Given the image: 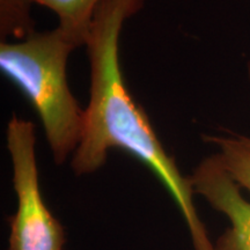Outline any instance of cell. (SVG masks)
I'll return each mask as SVG.
<instances>
[{"mask_svg": "<svg viewBox=\"0 0 250 250\" xmlns=\"http://www.w3.org/2000/svg\"><path fill=\"white\" fill-rule=\"evenodd\" d=\"M37 0H0V37L1 42L8 39L24 40L34 33L31 9Z\"/></svg>", "mask_w": 250, "mask_h": 250, "instance_id": "52a82bcc", "label": "cell"}, {"mask_svg": "<svg viewBox=\"0 0 250 250\" xmlns=\"http://www.w3.org/2000/svg\"><path fill=\"white\" fill-rule=\"evenodd\" d=\"M145 0H101L86 39L89 59V101L79 145L71 156L77 176L99 170L111 149H123L147 166L183 215L196 250H215L193 204L189 177L166 151L145 110L131 95L120 59V39L127 19Z\"/></svg>", "mask_w": 250, "mask_h": 250, "instance_id": "6da1fadb", "label": "cell"}, {"mask_svg": "<svg viewBox=\"0 0 250 250\" xmlns=\"http://www.w3.org/2000/svg\"><path fill=\"white\" fill-rule=\"evenodd\" d=\"M248 76H249V79H250V62L248 64Z\"/></svg>", "mask_w": 250, "mask_h": 250, "instance_id": "9c48e42d", "label": "cell"}, {"mask_svg": "<svg viewBox=\"0 0 250 250\" xmlns=\"http://www.w3.org/2000/svg\"><path fill=\"white\" fill-rule=\"evenodd\" d=\"M101 0H37V5L52 11L58 26L79 46L86 44L94 12Z\"/></svg>", "mask_w": 250, "mask_h": 250, "instance_id": "5b68a950", "label": "cell"}, {"mask_svg": "<svg viewBox=\"0 0 250 250\" xmlns=\"http://www.w3.org/2000/svg\"><path fill=\"white\" fill-rule=\"evenodd\" d=\"M192 190L224 213L230 228L218 239L215 250H250V202L225 169L219 154L208 156L189 176Z\"/></svg>", "mask_w": 250, "mask_h": 250, "instance_id": "277c9868", "label": "cell"}, {"mask_svg": "<svg viewBox=\"0 0 250 250\" xmlns=\"http://www.w3.org/2000/svg\"><path fill=\"white\" fill-rule=\"evenodd\" d=\"M237 138H239L241 142L245 144L247 147L250 148V138L249 137H246V136H237Z\"/></svg>", "mask_w": 250, "mask_h": 250, "instance_id": "ba28073f", "label": "cell"}, {"mask_svg": "<svg viewBox=\"0 0 250 250\" xmlns=\"http://www.w3.org/2000/svg\"><path fill=\"white\" fill-rule=\"evenodd\" d=\"M17 210L9 220L8 250H62L64 229L45 205L36 161V127L12 115L6 127Z\"/></svg>", "mask_w": 250, "mask_h": 250, "instance_id": "3957f363", "label": "cell"}, {"mask_svg": "<svg viewBox=\"0 0 250 250\" xmlns=\"http://www.w3.org/2000/svg\"><path fill=\"white\" fill-rule=\"evenodd\" d=\"M79 45L59 27L1 42L0 68L39 115L54 160L62 165L79 145L85 109L72 94L67 62Z\"/></svg>", "mask_w": 250, "mask_h": 250, "instance_id": "7a4b0ae2", "label": "cell"}, {"mask_svg": "<svg viewBox=\"0 0 250 250\" xmlns=\"http://www.w3.org/2000/svg\"><path fill=\"white\" fill-rule=\"evenodd\" d=\"M208 143L220 148L218 153L230 177L250 193V148L236 137L204 136Z\"/></svg>", "mask_w": 250, "mask_h": 250, "instance_id": "8992f818", "label": "cell"}]
</instances>
